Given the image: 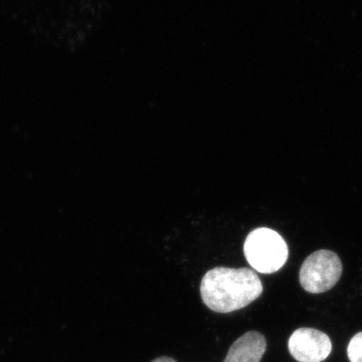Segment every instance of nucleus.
Instances as JSON below:
<instances>
[{"label":"nucleus","instance_id":"obj_5","mask_svg":"<svg viewBox=\"0 0 362 362\" xmlns=\"http://www.w3.org/2000/svg\"><path fill=\"white\" fill-rule=\"evenodd\" d=\"M266 349L265 337L258 331H249L233 342L223 362H259Z\"/></svg>","mask_w":362,"mask_h":362},{"label":"nucleus","instance_id":"obj_6","mask_svg":"<svg viewBox=\"0 0 362 362\" xmlns=\"http://www.w3.org/2000/svg\"><path fill=\"white\" fill-rule=\"evenodd\" d=\"M347 356L350 362H362V332L357 333L350 340Z\"/></svg>","mask_w":362,"mask_h":362},{"label":"nucleus","instance_id":"obj_1","mask_svg":"<svg viewBox=\"0 0 362 362\" xmlns=\"http://www.w3.org/2000/svg\"><path fill=\"white\" fill-rule=\"evenodd\" d=\"M263 284L249 268L216 267L207 272L201 282L202 301L218 313L240 310L258 299Z\"/></svg>","mask_w":362,"mask_h":362},{"label":"nucleus","instance_id":"obj_3","mask_svg":"<svg viewBox=\"0 0 362 362\" xmlns=\"http://www.w3.org/2000/svg\"><path fill=\"white\" fill-rule=\"evenodd\" d=\"M342 263L334 252L319 250L306 258L300 269L302 288L312 294H320L332 289L342 275Z\"/></svg>","mask_w":362,"mask_h":362},{"label":"nucleus","instance_id":"obj_2","mask_svg":"<svg viewBox=\"0 0 362 362\" xmlns=\"http://www.w3.org/2000/svg\"><path fill=\"white\" fill-rule=\"evenodd\" d=\"M244 254L255 271L273 274L285 265L289 249L280 233L269 228H259L247 235Z\"/></svg>","mask_w":362,"mask_h":362},{"label":"nucleus","instance_id":"obj_4","mask_svg":"<svg viewBox=\"0 0 362 362\" xmlns=\"http://www.w3.org/2000/svg\"><path fill=\"white\" fill-rule=\"evenodd\" d=\"M288 349L298 362H322L330 356L332 343L322 331L299 328L290 337Z\"/></svg>","mask_w":362,"mask_h":362},{"label":"nucleus","instance_id":"obj_7","mask_svg":"<svg viewBox=\"0 0 362 362\" xmlns=\"http://www.w3.org/2000/svg\"><path fill=\"white\" fill-rule=\"evenodd\" d=\"M151 362H177L175 359L171 358V357L168 356H161L158 357V358L154 359Z\"/></svg>","mask_w":362,"mask_h":362}]
</instances>
